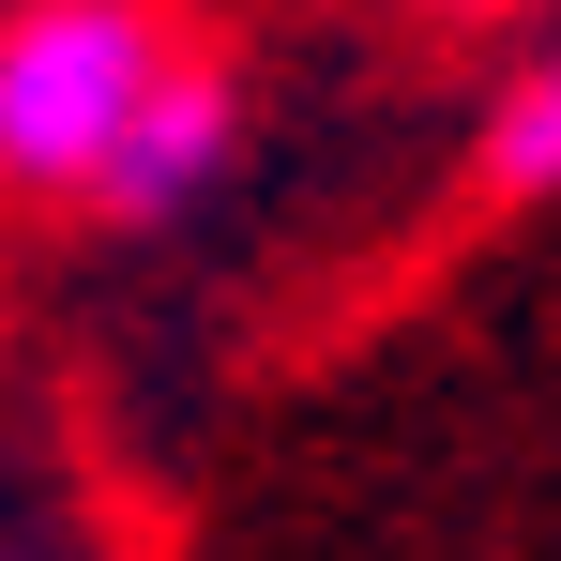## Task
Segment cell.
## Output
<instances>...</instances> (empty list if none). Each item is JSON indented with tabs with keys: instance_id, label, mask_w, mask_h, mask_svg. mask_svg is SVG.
I'll return each mask as SVG.
<instances>
[{
	"instance_id": "obj_1",
	"label": "cell",
	"mask_w": 561,
	"mask_h": 561,
	"mask_svg": "<svg viewBox=\"0 0 561 561\" xmlns=\"http://www.w3.org/2000/svg\"><path fill=\"white\" fill-rule=\"evenodd\" d=\"M243 152L228 61H197L168 0H15L0 15V197H61L106 228H183Z\"/></svg>"
},
{
	"instance_id": "obj_2",
	"label": "cell",
	"mask_w": 561,
	"mask_h": 561,
	"mask_svg": "<svg viewBox=\"0 0 561 561\" xmlns=\"http://www.w3.org/2000/svg\"><path fill=\"white\" fill-rule=\"evenodd\" d=\"M485 197H561V15L516 46V77L485 92V137H470Z\"/></svg>"
},
{
	"instance_id": "obj_3",
	"label": "cell",
	"mask_w": 561,
	"mask_h": 561,
	"mask_svg": "<svg viewBox=\"0 0 561 561\" xmlns=\"http://www.w3.org/2000/svg\"><path fill=\"white\" fill-rule=\"evenodd\" d=\"M0 561H92L77 531H46V516H0Z\"/></svg>"
},
{
	"instance_id": "obj_4",
	"label": "cell",
	"mask_w": 561,
	"mask_h": 561,
	"mask_svg": "<svg viewBox=\"0 0 561 561\" xmlns=\"http://www.w3.org/2000/svg\"><path fill=\"white\" fill-rule=\"evenodd\" d=\"M425 15H516V0H425Z\"/></svg>"
}]
</instances>
